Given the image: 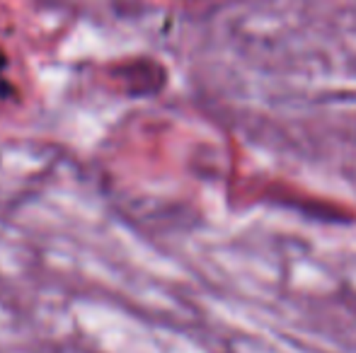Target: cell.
<instances>
[{"label": "cell", "mask_w": 356, "mask_h": 353, "mask_svg": "<svg viewBox=\"0 0 356 353\" xmlns=\"http://www.w3.org/2000/svg\"><path fill=\"white\" fill-rule=\"evenodd\" d=\"M3 68H5V58L0 53V92H3Z\"/></svg>", "instance_id": "obj_1"}]
</instances>
